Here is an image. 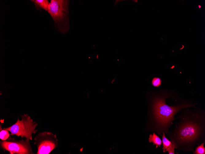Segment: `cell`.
<instances>
[{
    "mask_svg": "<svg viewBox=\"0 0 205 154\" xmlns=\"http://www.w3.org/2000/svg\"><path fill=\"white\" fill-rule=\"evenodd\" d=\"M29 139L19 140L14 139L10 141L2 140L1 144L2 148L8 151L10 154H32L33 152Z\"/></svg>",
    "mask_w": 205,
    "mask_h": 154,
    "instance_id": "obj_6",
    "label": "cell"
},
{
    "mask_svg": "<svg viewBox=\"0 0 205 154\" xmlns=\"http://www.w3.org/2000/svg\"><path fill=\"white\" fill-rule=\"evenodd\" d=\"M178 121L168 135L175 149L193 152L196 145L205 142V112L199 107L184 108L177 116Z\"/></svg>",
    "mask_w": 205,
    "mask_h": 154,
    "instance_id": "obj_1",
    "label": "cell"
},
{
    "mask_svg": "<svg viewBox=\"0 0 205 154\" xmlns=\"http://www.w3.org/2000/svg\"><path fill=\"white\" fill-rule=\"evenodd\" d=\"M173 92L162 89L152 94L149 101L145 131L156 132L160 136H162L163 132L167 135L176 119V114L185 108L196 107L197 104L182 99L175 104H168L167 99Z\"/></svg>",
    "mask_w": 205,
    "mask_h": 154,
    "instance_id": "obj_2",
    "label": "cell"
},
{
    "mask_svg": "<svg viewBox=\"0 0 205 154\" xmlns=\"http://www.w3.org/2000/svg\"><path fill=\"white\" fill-rule=\"evenodd\" d=\"M9 131L5 128L0 130V138L2 140H6L10 137Z\"/></svg>",
    "mask_w": 205,
    "mask_h": 154,
    "instance_id": "obj_11",
    "label": "cell"
},
{
    "mask_svg": "<svg viewBox=\"0 0 205 154\" xmlns=\"http://www.w3.org/2000/svg\"><path fill=\"white\" fill-rule=\"evenodd\" d=\"M35 5L37 8L48 11L50 3L47 0H36L34 1Z\"/></svg>",
    "mask_w": 205,
    "mask_h": 154,
    "instance_id": "obj_8",
    "label": "cell"
},
{
    "mask_svg": "<svg viewBox=\"0 0 205 154\" xmlns=\"http://www.w3.org/2000/svg\"><path fill=\"white\" fill-rule=\"evenodd\" d=\"M69 2L68 0H51L48 10L56 28L63 33H66L69 29Z\"/></svg>",
    "mask_w": 205,
    "mask_h": 154,
    "instance_id": "obj_3",
    "label": "cell"
},
{
    "mask_svg": "<svg viewBox=\"0 0 205 154\" xmlns=\"http://www.w3.org/2000/svg\"><path fill=\"white\" fill-rule=\"evenodd\" d=\"M21 120L18 119L16 122L10 127L5 128L10 132L12 136L16 135L21 138L33 140L32 135L38 130L36 128L38 124L27 114L21 116Z\"/></svg>",
    "mask_w": 205,
    "mask_h": 154,
    "instance_id": "obj_4",
    "label": "cell"
},
{
    "mask_svg": "<svg viewBox=\"0 0 205 154\" xmlns=\"http://www.w3.org/2000/svg\"><path fill=\"white\" fill-rule=\"evenodd\" d=\"M175 147L172 144V146H170L167 148L166 150V152H168V154H175Z\"/></svg>",
    "mask_w": 205,
    "mask_h": 154,
    "instance_id": "obj_13",
    "label": "cell"
},
{
    "mask_svg": "<svg viewBox=\"0 0 205 154\" xmlns=\"http://www.w3.org/2000/svg\"><path fill=\"white\" fill-rule=\"evenodd\" d=\"M165 134L164 132L162 133V142L163 144V152H166V149L172 145V143L169 140L167 137L165 136Z\"/></svg>",
    "mask_w": 205,
    "mask_h": 154,
    "instance_id": "obj_9",
    "label": "cell"
},
{
    "mask_svg": "<svg viewBox=\"0 0 205 154\" xmlns=\"http://www.w3.org/2000/svg\"><path fill=\"white\" fill-rule=\"evenodd\" d=\"M149 143L152 142L153 145H156V148L158 147H160L162 144V141L160 138L158 136L155 132H153V134H150L148 139Z\"/></svg>",
    "mask_w": 205,
    "mask_h": 154,
    "instance_id": "obj_7",
    "label": "cell"
},
{
    "mask_svg": "<svg viewBox=\"0 0 205 154\" xmlns=\"http://www.w3.org/2000/svg\"><path fill=\"white\" fill-rule=\"evenodd\" d=\"M34 144L37 148V154H48L57 146L56 136L51 132H41L34 138Z\"/></svg>",
    "mask_w": 205,
    "mask_h": 154,
    "instance_id": "obj_5",
    "label": "cell"
},
{
    "mask_svg": "<svg viewBox=\"0 0 205 154\" xmlns=\"http://www.w3.org/2000/svg\"><path fill=\"white\" fill-rule=\"evenodd\" d=\"M205 142L201 143L195 148L193 152V154H205V148L204 145Z\"/></svg>",
    "mask_w": 205,
    "mask_h": 154,
    "instance_id": "obj_10",
    "label": "cell"
},
{
    "mask_svg": "<svg viewBox=\"0 0 205 154\" xmlns=\"http://www.w3.org/2000/svg\"><path fill=\"white\" fill-rule=\"evenodd\" d=\"M198 7L200 9L201 7V6L200 5H199L198 6Z\"/></svg>",
    "mask_w": 205,
    "mask_h": 154,
    "instance_id": "obj_14",
    "label": "cell"
},
{
    "mask_svg": "<svg viewBox=\"0 0 205 154\" xmlns=\"http://www.w3.org/2000/svg\"><path fill=\"white\" fill-rule=\"evenodd\" d=\"M161 79L158 77H154L152 81V85L155 87H159L161 85Z\"/></svg>",
    "mask_w": 205,
    "mask_h": 154,
    "instance_id": "obj_12",
    "label": "cell"
}]
</instances>
